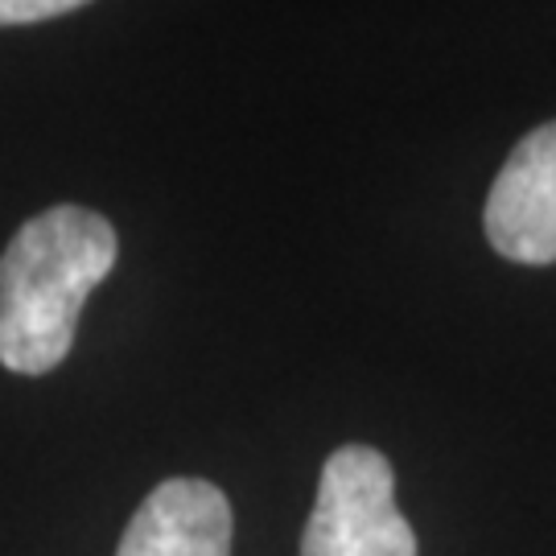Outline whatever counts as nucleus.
<instances>
[{"label":"nucleus","mask_w":556,"mask_h":556,"mask_svg":"<svg viewBox=\"0 0 556 556\" xmlns=\"http://www.w3.org/2000/svg\"><path fill=\"white\" fill-rule=\"evenodd\" d=\"M231 503L215 482L169 478L137 507L116 556H231Z\"/></svg>","instance_id":"4"},{"label":"nucleus","mask_w":556,"mask_h":556,"mask_svg":"<svg viewBox=\"0 0 556 556\" xmlns=\"http://www.w3.org/2000/svg\"><path fill=\"white\" fill-rule=\"evenodd\" d=\"M482 227L503 260L556 264V119L532 128L503 161Z\"/></svg>","instance_id":"3"},{"label":"nucleus","mask_w":556,"mask_h":556,"mask_svg":"<svg viewBox=\"0 0 556 556\" xmlns=\"http://www.w3.org/2000/svg\"><path fill=\"white\" fill-rule=\"evenodd\" d=\"M119 256L116 227L87 206H50L21 223L0 256V363L17 376L54 371L75 346L91 289Z\"/></svg>","instance_id":"1"},{"label":"nucleus","mask_w":556,"mask_h":556,"mask_svg":"<svg viewBox=\"0 0 556 556\" xmlns=\"http://www.w3.org/2000/svg\"><path fill=\"white\" fill-rule=\"evenodd\" d=\"M301 556H417L413 523L400 516L396 478L379 450L342 445L326 457Z\"/></svg>","instance_id":"2"},{"label":"nucleus","mask_w":556,"mask_h":556,"mask_svg":"<svg viewBox=\"0 0 556 556\" xmlns=\"http://www.w3.org/2000/svg\"><path fill=\"white\" fill-rule=\"evenodd\" d=\"M91 0H0V25H34L62 13H75Z\"/></svg>","instance_id":"5"}]
</instances>
